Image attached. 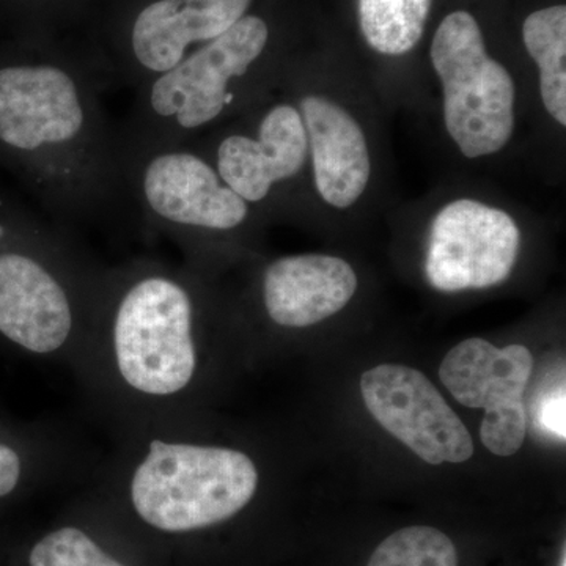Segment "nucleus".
Segmentation results:
<instances>
[{
  "label": "nucleus",
  "instance_id": "0eeeda50",
  "mask_svg": "<svg viewBox=\"0 0 566 566\" xmlns=\"http://www.w3.org/2000/svg\"><path fill=\"white\" fill-rule=\"evenodd\" d=\"M360 392L381 427L427 463H464L474 453L468 428L416 368L378 365L360 378Z\"/></svg>",
  "mask_w": 566,
  "mask_h": 566
},
{
  "label": "nucleus",
  "instance_id": "6ab92c4d",
  "mask_svg": "<svg viewBox=\"0 0 566 566\" xmlns=\"http://www.w3.org/2000/svg\"><path fill=\"white\" fill-rule=\"evenodd\" d=\"M566 400L565 387L554 390V392L545 395L536 408V419L539 427L547 433L556 436V438L565 441L566 438Z\"/></svg>",
  "mask_w": 566,
  "mask_h": 566
},
{
  "label": "nucleus",
  "instance_id": "423d86ee",
  "mask_svg": "<svg viewBox=\"0 0 566 566\" xmlns=\"http://www.w3.org/2000/svg\"><path fill=\"white\" fill-rule=\"evenodd\" d=\"M520 245V227L504 210L455 200L434 218L424 271L439 292L488 289L510 277Z\"/></svg>",
  "mask_w": 566,
  "mask_h": 566
},
{
  "label": "nucleus",
  "instance_id": "ddd939ff",
  "mask_svg": "<svg viewBox=\"0 0 566 566\" xmlns=\"http://www.w3.org/2000/svg\"><path fill=\"white\" fill-rule=\"evenodd\" d=\"M357 290L356 273L337 256H283L264 274V305L274 323L307 327L340 312Z\"/></svg>",
  "mask_w": 566,
  "mask_h": 566
},
{
  "label": "nucleus",
  "instance_id": "9b49d317",
  "mask_svg": "<svg viewBox=\"0 0 566 566\" xmlns=\"http://www.w3.org/2000/svg\"><path fill=\"white\" fill-rule=\"evenodd\" d=\"M73 314L61 283L21 253L0 255V333L32 353L57 352Z\"/></svg>",
  "mask_w": 566,
  "mask_h": 566
},
{
  "label": "nucleus",
  "instance_id": "4be33fe9",
  "mask_svg": "<svg viewBox=\"0 0 566 566\" xmlns=\"http://www.w3.org/2000/svg\"><path fill=\"white\" fill-rule=\"evenodd\" d=\"M0 234H2V230H0Z\"/></svg>",
  "mask_w": 566,
  "mask_h": 566
},
{
  "label": "nucleus",
  "instance_id": "9d476101",
  "mask_svg": "<svg viewBox=\"0 0 566 566\" xmlns=\"http://www.w3.org/2000/svg\"><path fill=\"white\" fill-rule=\"evenodd\" d=\"M307 151L301 112L279 104L264 115L256 139L234 134L221 142L216 170L245 202H262L275 182L301 172Z\"/></svg>",
  "mask_w": 566,
  "mask_h": 566
},
{
  "label": "nucleus",
  "instance_id": "6e6552de",
  "mask_svg": "<svg viewBox=\"0 0 566 566\" xmlns=\"http://www.w3.org/2000/svg\"><path fill=\"white\" fill-rule=\"evenodd\" d=\"M80 84L54 65L0 70V140L22 151L62 153L87 133Z\"/></svg>",
  "mask_w": 566,
  "mask_h": 566
},
{
  "label": "nucleus",
  "instance_id": "412c9836",
  "mask_svg": "<svg viewBox=\"0 0 566 566\" xmlns=\"http://www.w3.org/2000/svg\"><path fill=\"white\" fill-rule=\"evenodd\" d=\"M560 566H566V557H562V565Z\"/></svg>",
  "mask_w": 566,
  "mask_h": 566
},
{
  "label": "nucleus",
  "instance_id": "39448f33",
  "mask_svg": "<svg viewBox=\"0 0 566 566\" xmlns=\"http://www.w3.org/2000/svg\"><path fill=\"white\" fill-rule=\"evenodd\" d=\"M534 370L526 346L495 348L482 338H468L450 349L439 378L458 403L485 409L480 438L497 457L515 455L527 433L524 392Z\"/></svg>",
  "mask_w": 566,
  "mask_h": 566
},
{
  "label": "nucleus",
  "instance_id": "7ed1b4c3",
  "mask_svg": "<svg viewBox=\"0 0 566 566\" xmlns=\"http://www.w3.org/2000/svg\"><path fill=\"white\" fill-rule=\"evenodd\" d=\"M118 370L134 389L166 397L196 371L191 297L177 282L148 277L123 297L114 324Z\"/></svg>",
  "mask_w": 566,
  "mask_h": 566
},
{
  "label": "nucleus",
  "instance_id": "dca6fc26",
  "mask_svg": "<svg viewBox=\"0 0 566 566\" xmlns=\"http://www.w3.org/2000/svg\"><path fill=\"white\" fill-rule=\"evenodd\" d=\"M433 0H359L367 43L386 55H403L422 39Z\"/></svg>",
  "mask_w": 566,
  "mask_h": 566
},
{
  "label": "nucleus",
  "instance_id": "4468645a",
  "mask_svg": "<svg viewBox=\"0 0 566 566\" xmlns=\"http://www.w3.org/2000/svg\"><path fill=\"white\" fill-rule=\"evenodd\" d=\"M301 117L319 196L340 210L352 207L370 180V155L363 128L344 107L322 96L304 98Z\"/></svg>",
  "mask_w": 566,
  "mask_h": 566
},
{
  "label": "nucleus",
  "instance_id": "20e7f679",
  "mask_svg": "<svg viewBox=\"0 0 566 566\" xmlns=\"http://www.w3.org/2000/svg\"><path fill=\"white\" fill-rule=\"evenodd\" d=\"M268 39L270 31L262 18H241L221 36L156 77L148 95L153 115L180 132L210 125L232 103L230 85L262 55Z\"/></svg>",
  "mask_w": 566,
  "mask_h": 566
},
{
  "label": "nucleus",
  "instance_id": "f03ea898",
  "mask_svg": "<svg viewBox=\"0 0 566 566\" xmlns=\"http://www.w3.org/2000/svg\"><path fill=\"white\" fill-rule=\"evenodd\" d=\"M431 63L444 91V120L465 158L494 155L515 126V84L488 55L480 25L468 11L450 13L431 44Z\"/></svg>",
  "mask_w": 566,
  "mask_h": 566
},
{
  "label": "nucleus",
  "instance_id": "f3484780",
  "mask_svg": "<svg viewBox=\"0 0 566 566\" xmlns=\"http://www.w3.org/2000/svg\"><path fill=\"white\" fill-rule=\"evenodd\" d=\"M367 566H458L452 539L434 527L401 528L387 536Z\"/></svg>",
  "mask_w": 566,
  "mask_h": 566
},
{
  "label": "nucleus",
  "instance_id": "aec40b11",
  "mask_svg": "<svg viewBox=\"0 0 566 566\" xmlns=\"http://www.w3.org/2000/svg\"><path fill=\"white\" fill-rule=\"evenodd\" d=\"M21 476L20 455L9 446L0 444V497L17 488Z\"/></svg>",
  "mask_w": 566,
  "mask_h": 566
},
{
  "label": "nucleus",
  "instance_id": "f257e3e1",
  "mask_svg": "<svg viewBox=\"0 0 566 566\" xmlns=\"http://www.w3.org/2000/svg\"><path fill=\"white\" fill-rule=\"evenodd\" d=\"M259 472L243 452L153 441L133 476L134 509L164 532H189L230 520L251 502Z\"/></svg>",
  "mask_w": 566,
  "mask_h": 566
},
{
  "label": "nucleus",
  "instance_id": "a211bd4d",
  "mask_svg": "<svg viewBox=\"0 0 566 566\" xmlns=\"http://www.w3.org/2000/svg\"><path fill=\"white\" fill-rule=\"evenodd\" d=\"M31 566H125L80 528L63 527L44 536L29 556Z\"/></svg>",
  "mask_w": 566,
  "mask_h": 566
},
{
  "label": "nucleus",
  "instance_id": "2eb2a0df",
  "mask_svg": "<svg viewBox=\"0 0 566 566\" xmlns=\"http://www.w3.org/2000/svg\"><path fill=\"white\" fill-rule=\"evenodd\" d=\"M528 54L539 69L543 104L554 120L566 125V7L528 14L523 25Z\"/></svg>",
  "mask_w": 566,
  "mask_h": 566
},
{
  "label": "nucleus",
  "instance_id": "1a4fd4ad",
  "mask_svg": "<svg viewBox=\"0 0 566 566\" xmlns=\"http://www.w3.org/2000/svg\"><path fill=\"white\" fill-rule=\"evenodd\" d=\"M145 203L163 221L207 230H232L249 205L219 177L218 170L189 151L153 156L142 175Z\"/></svg>",
  "mask_w": 566,
  "mask_h": 566
},
{
  "label": "nucleus",
  "instance_id": "f8f14e48",
  "mask_svg": "<svg viewBox=\"0 0 566 566\" xmlns=\"http://www.w3.org/2000/svg\"><path fill=\"white\" fill-rule=\"evenodd\" d=\"M252 0H158L134 22L133 51L145 70L163 74L193 43H208L245 17Z\"/></svg>",
  "mask_w": 566,
  "mask_h": 566
}]
</instances>
